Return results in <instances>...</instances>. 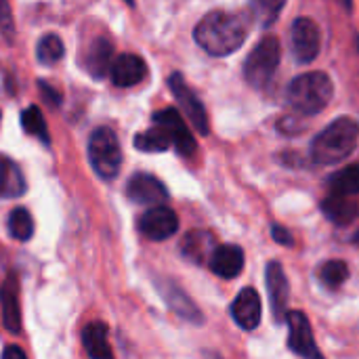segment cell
Listing matches in <instances>:
<instances>
[{"label":"cell","instance_id":"1","mask_svg":"<svg viewBox=\"0 0 359 359\" xmlns=\"http://www.w3.org/2000/svg\"><path fill=\"white\" fill-rule=\"evenodd\" d=\"M248 36L246 21L227 11H212L200 19L194 29L196 42L212 57H225L236 53Z\"/></svg>","mask_w":359,"mask_h":359},{"label":"cell","instance_id":"2","mask_svg":"<svg viewBox=\"0 0 359 359\" xmlns=\"http://www.w3.org/2000/svg\"><path fill=\"white\" fill-rule=\"evenodd\" d=\"M358 141L359 122L349 116H341L313 139L311 158L316 164H324V166L341 164L355 151Z\"/></svg>","mask_w":359,"mask_h":359},{"label":"cell","instance_id":"3","mask_svg":"<svg viewBox=\"0 0 359 359\" xmlns=\"http://www.w3.org/2000/svg\"><path fill=\"white\" fill-rule=\"evenodd\" d=\"M288 101L303 116H316L328 107L334 95L332 80L324 72H307L288 84Z\"/></svg>","mask_w":359,"mask_h":359},{"label":"cell","instance_id":"4","mask_svg":"<svg viewBox=\"0 0 359 359\" xmlns=\"http://www.w3.org/2000/svg\"><path fill=\"white\" fill-rule=\"evenodd\" d=\"M282 44L276 36H265L244 61V78L252 88H265L278 72Z\"/></svg>","mask_w":359,"mask_h":359},{"label":"cell","instance_id":"5","mask_svg":"<svg viewBox=\"0 0 359 359\" xmlns=\"http://www.w3.org/2000/svg\"><path fill=\"white\" fill-rule=\"evenodd\" d=\"M88 162L101 179H114L122 166L118 135L109 126L95 128L88 139Z\"/></svg>","mask_w":359,"mask_h":359},{"label":"cell","instance_id":"6","mask_svg":"<svg viewBox=\"0 0 359 359\" xmlns=\"http://www.w3.org/2000/svg\"><path fill=\"white\" fill-rule=\"evenodd\" d=\"M168 88L172 90L175 99H177V101L181 103V107L185 109V116L191 120L194 128H196L202 137H206V135L210 133L206 107H204V103L200 101V97L189 88V84L185 82V78H183L179 72L170 74V78H168Z\"/></svg>","mask_w":359,"mask_h":359},{"label":"cell","instance_id":"7","mask_svg":"<svg viewBox=\"0 0 359 359\" xmlns=\"http://www.w3.org/2000/svg\"><path fill=\"white\" fill-rule=\"evenodd\" d=\"M286 324H288V347L303 359H326L322 355L316 339L311 324L303 311H288L286 313Z\"/></svg>","mask_w":359,"mask_h":359},{"label":"cell","instance_id":"8","mask_svg":"<svg viewBox=\"0 0 359 359\" xmlns=\"http://www.w3.org/2000/svg\"><path fill=\"white\" fill-rule=\"evenodd\" d=\"M322 34L313 19L299 17L292 23V53L299 63H311L320 55Z\"/></svg>","mask_w":359,"mask_h":359},{"label":"cell","instance_id":"9","mask_svg":"<svg viewBox=\"0 0 359 359\" xmlns=\"http://www.w3.org/2000/svg\"><path fill=\"white\" fill-rule=\"evenodd\" d=\"M151 120H154L156 126H162V128L170 135L172 145L177 147V151H179L181 156H187V158H189V156L196 154L198 143H196L194 135L189 133V128L185 126L183 116H181L175 107H164V109L156 111V114L151 116Z\"/></svg>","mask_w":359,"mask_h":359},{"label":"cell","instance_id":"10","mask_svg":"<svg viewBox=\"0 0 359 359\" xmlns=\"http://www.w3.org/2000/svg\"><path fill=\"white\" fill-rule=\"evenodd\" d=\"M139 231L151 240V242H162L168 240L179 231V217L172 208L168 206H156L149 208L147 212L141 215L139 219Z\"/></svg>","mask_w":359,"mask_h":359},{"label":"cell","instance_id":"11","mask_svg":"<svg viewBox=\"0 0 359 359\" xmlns=\"http://www.w3.org/2000/svg\"><path fill=\"white\" fill-rule=\"evenodd\" d=\"M126 196L135 204L156 208V206H164V202L168 200V189L154 175L137 172L135 177H130V181L126 185Z\"/></svg>","mask_w":359,"mask_h":359},{"label":"cell","instance_id":"12","mask_svg":"<svg viewBox=\"0 0 359 359\" xmlns=\"http://www.w3.org/2000/svg\"><path fill=\"white\" fill-rule=\"evenodd\" d=\"M156 288L160 292V297L164 299V303L185 322H191V324H204V316L202 311L196 307V303L172 282V280H166V278H158L156 280Z\"/></svg>","mask_w":359,"mask_h":359},{"label":"cell","instance_id":"13","mask_svg":"<svg viewBox=\"0 0 359 359\" xmlns=\"http://www.w3.org/2000/svg\"><path fill=\"white\" fill-rule=\"evenodd\" d=\"M265 282H267V292H269V301H271L276 322H286V313H288L286 307H288V299H290V286H288V278H286L280 263L271 261L267 265Z\"/></svg>","mask_w":359,"mask_h":359},{"label":"cell","instance_id":"14","mask_svg":"<svg viewBox=\"0 0 359 359\" xmlns=\"http://www.w3.org/2000/svg\"><path fill=\"white\" fill-rule=\"evenodd\" d=\"M109 76H111V82L116 86L128 88V86H135L141 80H145V76H147V63L139 55L124 53V55H118L114 59L111 69H109Z\"/></svg>","mask_w":359,"mask_h":359},{"label":"cell","instance_id":"15","mask_svg":"<svg viewBox=\"0 0 359 359\" xmlns=\"http://www.w3.org/2000/svg\"><path fill=\"white\" fill-rule=\"evenodd\" d=\"M261 297L255 288H244L231 303V318L242 330H255L261 324Z\"/></svg>","mask_w":359,"mask_h":359},{"label":"cell","instance_id":"16","mask_svg":"<svg viewBox=\"0 0 359 359\" xmlns=\"http://www.w3.org/2000/svg\"><path fill=\"white\" fill-rule=\"evenodd\" d=\"M0 309L4 328L13 334L21 332V307H19V280L15 273H8L0 286Z\"/></svg>","mask_w":359,"mask_h":359},{"label":"cell","instance_id":"17","mask_svg":"<svg viewBox=\"0 0 359 359\" xmlns=\"http://www.w3.org/2000/svg\"><path fill=\"white\" fill-rule=\"evenodd\" d=\"M208 267L215 276L223 280H233L242 273L244 269V252L236 244H223L217 246L215 252L210 255Z\"/></svg>","mask_w":359,"mask_h":359},{"label":"cell","instance_id":"18","mask_svg":"<svg viewBox=\"0 0 359 359\" xmlns=\"http://www.w3.org/2000/svg\"><path fill=\"white\" fill-rule=\"evenodd\" d=\"M111 63H114V44L105 38V36H99L93 40V44L88 46L86 50V57H84V67L86 72L93 76V78H103L105 74H109L111 69Z\"/></svg>","mask_w":359,"mask_h":359},{"label":"cell","instance_id":"19","mask_svg":"<svg viewBox=\"0 0 359 359\" xmlns=\"http://www.w3.org/2000/svg\"><path fill=\"white\" fill-rule=\"evenodd\" d=\"M109 330L103 322H90L82 330V345L90 359H114V351L107 339Z\"/></svg>","mask_w":359,"mask_h":359},{"label":"cell","instance_id":"20","mask_svg":"<svg viewBox=\"0 0 359 359\" xmlns=\"http://www.w3.org/2000/svg\"><path fill=\"white\" fill-rule=\"evenodd\" d=\"M27 189L23 170L17 162H13L8 156H0V198L15 200L21 198Z\"/></svg>","mask_w":359,"mask_h":359},{"label":"cell","instance_id":"21","mask_svg":"<svg viewBox=\"0 0 359 359\" xmlns=\"http://www.w3.org/2000/svg\"><path fill=\"white\" fill-rule=\"evenodd\" d=\"M215 238L208 231H189L181 242V252L187 261L200 265L204 261H210V255L215 252Z\"/></svg>","mask_w":359,"mask_h":359},{"label":"cell","instance_id":"22","mask_svg":"<svg viewBox=\"0 0 359 359\" xmlns=\"http://www.w3.org/2000/svg\"><path fill=\"white\" fill-rule=\"evenodd\" d=\"M322 210L324 215L334 223V225H349L355 217H358L359 208L355 202H351L349 198L345 196H328L324 202H322Z\"/></svg>","mask_w":359,"mask_h":359},{"label":"cell","instance_id":"23","mask_svg":"<svg viewBox=\"0 0 359 359\" xmlns=\"http://www.w3.org/2000/svg\"><path fill=\"white\" fill-rule=\"evenodd\" d=\"M328 185L332 189V194L337 196H358L359 194V164H351V166H345L341 170H337L330 179H328Z\"/></svg>","mask_w":359,"mask_h":359},{"label":"cell","instance_id":"24","mask_svg":"<svg viewBox=\"0 0 359 359\" xmlns=\"http://www.w3.org/2000/svg\"><path fill=\"white\" fill-rule=\"evenodd\" d=\"M133 145L145 154H160V151H166L170 145H172V139L170 135L162 128V126H154L149 130H143L135 137Z\"/></svg>","mask_w":359,"mask_h":359},{"label":"cell","instance_id":"25","mask_svg":"<svg viewBox=\"0 0 359 359\" xmlns=\"http://www.w3.org/2000/svg\"><path fill=\"white\" fill-rule=\"evenodd\" d=\"M21 126L27 135L40 139L44 145L50 143V137H48V128H46V122H44V116L40 111L38 105H29L21 111Z\"/></svg>","mask_w":359,"mask_h":359},{"label":"cell","instance_id":"26","mask_svg":"<svg viewBox=\"0 0 359 359\" xmlns=\"http://www.w3.org/2000/svg\"><path fill=\"white\" fill-rule=\"evenodd\" d=\"M8 233L19 240V242H27L34 236V219L27 212V208L17 206L11 215H8V223H6Z\"/></svg>","mask_w":359,"mask_h":359},{"label":"cell","instance_id":"27","mask_svg":"<svg viewBox=\"0 0 359 359\" xmlns=\"http://www.w3.org/2000/svg\"><path fill=\"white\" fill-rule=\"evenodd\" d=\"M63 53H65V46H63V40L57 34H44L36 44V57L44 65L57 63L63 57Z\"/></svg>","mask_w":359,"mask_h":359},{"label":"cell","instance_id":"28","mask_svg":"<svg viewBox=\"0 0 359 359\" xmlns=\"http://www.w3.org/2000/svg\"><path fill=\"white\" fill-rule=\"evenodd\" d=\"M347 278H349V267L343 261H328L320 269V280L330 288H339L341 284L347 282Z\"/></svg>","mask_w":359,"mask_h":359},{"label":"cell","instance_id":"29","mask_svg":"<svg viewBox=\"0 0 359 359\" xmlns=\"http://www.w3.org/2000/svg\"><path fill=\"white\" fill-rule=\"evenodd\" d=\"M282 8H284V2H276V0H259V2L252 4V11H255L257 21L261 25H265V27L271 25L278 19V15H280Z\"/></svg>","mask_w":359,"mask_h":359},{"label":"cell","instance_id":"30","mask_svg":"<svg viewBox=\"0 0 359 359\" xmlns=\"http://www.w3.org/2000/svg\"><path fill=\"white\" fill-rule=\"evenodd\" d=\"M0 32L2 36L13 42V36H15V23H13V17H11V6L0 0Z\"/></svg>","mask_w":359,"mask_h":359},{"label":"cell","instance_id":"31","mask_svg":"<svg viewBox=\"0 0 359 359\" xmlns=\"http://www.w3.org/2000/svg\"><path fill=\"white\" fill-rule=\"evenodd\" d=\"M301 118H294V116H284L280 122H278V128L284 133V135H288V137H294V135H299L301 130H305V122H299Z\"/></svg>","mask_w":359,"mask_h":359},{"label":"cell","instance_id":"32","mask_svg":"<svg viewBox=\"0 0 359 359\" xmlns=\"http://www.w3.org/2000/svg\"><path fill=\"white\" fill-rule=\"evenodd\" d=\"M40 93H42L44 101H46L48 105H50V103H53L55 107L61 105V93H57V90H55L50 84H46L44 80H40Z\"/></svg>","mask_w":359,"mask_h":359},{"label":"cell","instance_id":"33","mask_svg":"<svg viewBox=\"0 0 359 359\" xmlns=\"http://www.w3.org/2000/svg\"><path fill=\"white\" fill-rule=\"evenodd\" d=\"M271 233H273V240L282 246H292L294 244V238L282 227V225H271Z\"/></svg>","mask_w":359,"mask_h":359},{"label":"cell","instance_id":"34","mask_svg":"<svg viewBox=\"0 0 359 359\" xmlns=\"http://www.w3.org/2000/svg\"><path fill=\"white\" fill-rule=\"evenodd\" d=\"M0 359H27V355H25L23 349H19L17 345H8V347H4L2 358Z\"/></svg>","mask_w":359,"mask_h":359},{"label":"cell","instance_id":"35","mask_svg":"<svg viewBox=\"0 0 359 359\" xmlns=\"http://www.w3.org/2000/svg\"><path fill=\"white\" fill-rule=\"evenodd\" d=\"M208 359H221V358H219V355H215V353H212V355H208Z\"/></svg>","mask_w":359,"mask_h":359},{"label":"cell","instance_id":"36","mask_svg":"<svg viewBox=\"0 0 359 359\" xmlns=\"http://www.w3.org/2000/svg\"><path fill=\"white\" fill-rule=\"evenodd\" d=\"M355 244H359V233H358V236H355Z\"/></svg>","mask_w":359,"mask_h":359},{"label":"cell","instance_id":"37","mask_svg":"<svg viewBox=\"0 0 359 359\" xmlns=\"http://www.w3.org/2000/svg\"><path fill=\"white\" fill-rule=\"evenodd\" d=\"M0 118H2V114H0Z\"/></svg>","mask_w":359,"mask_h":359}]
</instances>
